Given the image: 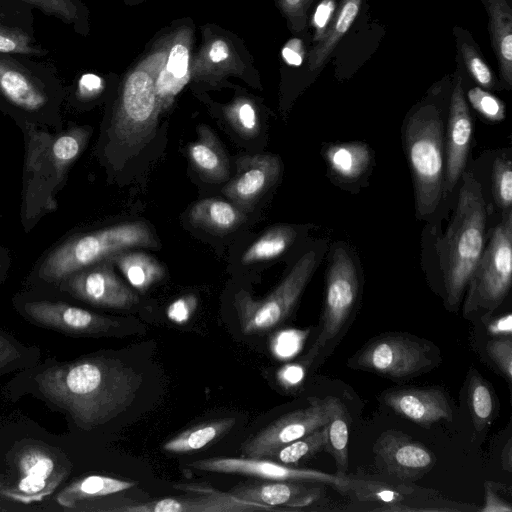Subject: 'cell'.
<instances>
[{
	"label": "cell",
	"instance_id": "obj_1",
	"mask_svg": "<svg viewBox=\"0 0 512 512\" xmlns=\"http://www.w3.org/2000/svg\"><path fill=\"white\" fill-rule=\"evenodd\" d=\"M141 384L142 375L125 362L94 354L40 361L15 373L4 391L14 400L32 396L63 414L74 429L90 432L126 410Z\"/></svg>",
	"mask_w": 512,
	"mask_h": 512
},
{
	"label": "cell",
	"instance_id": "obj_2",
	"mask_svg": "<svg viewBox=\"0 0 512 512\" xmlns=\"http://www.w3.org/2000/svg\"><path fill=\"white\" fill-rule=\"evenodd\" d=\"M462 176L453 219L439 243L447 303L456 308L483 252L486 224L481 185L468 172Z\"/></svg>",
	"mask_w": 512,
	"mask_h": 512
},
{
	"label": "cell",
	"instance_id": "obj_3",
	"mask_svg": "<svg viewBox=\"0 0 512 512\" xmlns=\"http://www.w3.org/2000/svg\"><path fill=\"white\" fill-rule=\"evenodd\" d=\"M66 97L57 68L34 57L0 53V104L30 119H55Z\"/></svg>",
	"mask_w": 512,
	"mask_h": 512
},
{
	"label": "cell",
	"instance_id": "obj_4",
	"mask_svg": "<svg viewBox=\"0 0 512 512\" xmlns=\"http://www.w3.org/2000/svg\"><path fill=\"white\" fill-rule=\"evenodd\" d=\"M142 221L126 222L73 237L54 249L40 266L39 277L59 283L71 274L133 247H156Z\"/></svg>",
	"mask_w": 512,
	"mask_h": 512
},
{
	"label": "cell",
	"instance_id": "obj_5",
	"mask_svg": "<svg viewBox=\"0 0 512 512\" xmlns=\"http://www.w3.org/2000/svg\"><path fill=\"white\" fill-rule=\"evenodd\" d=\"M443 140V122L435 106H422L409 117L404 141L414 180L415 206L422 217L436 210L444 190Z\"/></svg>",
	"mask_w": 512,
	"mask_h": 512
},
{
	"label": "cell",
	"instance_id": "obj_6",
	"mask_svg": "<svg viewBox=\"0 0 512 512\" xmlns=\"http://www.w3.org/2000/svg\"><path fill=\"white\" fill-rule=\"evenodd\" d=\"M8 472L0 474V484L13 502L31 505L56 493L72 472V463L64 452L40 440L16 442L6 455Z\"/></svg>",
	"mask_w": 512,
	"mask_h": 512
},
{
	"label": "cell",
	"instance_id": "obj_7",
	"mask_svg": "<svg viewBox=\"0 0 512 512\" xmlns=\"http://www.w3.org/2000/svg\"><path fill=\"white\" fill-rule=\"evenodd\" d=\"M441 361L430 342L403 333H387L364 345L348 365L392 379H408L433 369Z\"/></svg>",
	"mask_w": 512,
	"mask_h": 512
},
{
	"label": "cell",
	"instance_id": "obj_8",
	"mask_svg": "<svg viewBox=\"0 0 512 512\" xmlns=\"http://www.w3.org/2000/svg\"><path fill=\"white\" fill-rule=\"evenodd\" d=\"M318 262V253H305L288 275L265 298L255 300L241 290L234 297L242 333L246 335L268 331L286 320L298 303L312 277Z\"/></svg>",
	"mask_w": 512,
	"mask_h": 512
},
{
	"label": "cell",
	"instance_id": "obj_9",
	"mask_svg": "<svg viewBox=\"0 0 512 512\" xmlns=\"http://www.w3.org/2000/svg\"><path fill=\"white\" fill-rule=\"evenodd\" d=\"M512 279V210L503 212L488 246L469 279L465 312L495 310L507 296Z\"/></svg>",
	"mask_w": 512,
	"mask_h": 512
},
{
	"label": "cell",
	"instance_id": "obj_10",
	"mask_svg": "<svg viewBox=\"0 0 512 512\" xmlns=\"http://www.w3.org/2000/svg\"><path fill=\"white\" fill-rule=\"evenodd\" d=\"M359 293L355 263L348 251L338 246L333 250L326 275L324 309L321 331L305 356L310 362L319 351L335 339L352 314Z\"/></svg>",
	"mask_w": 512,
	"mask_h": 512
},
{
	"label": "cell",
	"instance_id": "obj_11",
	"mask_svg": "<svg viewBox=\"0 0 512 512\" xmlns=\"http://www.w3.org/2000/svg\"><path fill=\"white\" fill-rule=\"evenodd\" d=\"M157 98L154 82L143 71L126 80L121 107L111 128L112 139L126 151L142 148L155 131Z\"/></svg>",
	"mask_w": 512,
	"mask_h": 512
},
{
	"label": "cell",
	"instance_id": "obj_12",
	"mask_svg": "<svg viewBox=\"0 0 512 512\" xmlns=\"http://www.w3.org/2000/svg\"><path fill=\"white\" fill-rule=\"evenodd\" d=\"M191 467L216 473L240 474L271 481H304L329 485L340 493H352L356 479L319 470L296 468L263 458H209L191 462Z\"/></svg>",
	"mask_w": 512,
	"mask_h": 512
},
{
	"label": "cell",
	"instance_id": "obj_13",
	"mask_svg": "<svg viewBox=\"0 0 512 512\" xmlns=\"http://www.w3.org/2000/svg\"><path fill=\"white\" fill-rule=\"evenodd\" d=\"M17 311L38 327L71 337L103 336L120 327L113 318L61 301H23Z\"/></svg>",
	"mask_w": 512,
	"mask_h": 512
},
{
	"label": "cell",
	"instance_id": "obj_14",
	"mask_svg": "<svg viewBox=\"0 0 512 512\" xmlns=\"http://www.w3.org/2000/svg\"><path fill=\"white\" fill-rule=\"evenodd\" d=\"M328 421L326 400L312 398L309 405L277 419L241 446L245 457L268 458L283 446L324 426Z\"/></svg>",
	"mask_w": 512,
	"mask_h": 512
},
{
	"label": "cell",
	"instance_id": "obj_15",
	"mask_svg": "<svg viewBox=\"0 0 512 512\" xmlns=\"http://www.w3.org/2000/svg\"><path fill=\"white\" fill-rule=\"evenodd\" d=\"M109 259L83 268L59 282L60 290L97 307L128 309L138 303L137 294L115 274Z\"/></svg>",
	"mask_w": 512,
	"mask_h": 512
},
{
	"label": "cell",
	"instance_id": "obj_16",
	"mask_svg": "<svg viewBox=\"0 0 512 512\" xmlns=\"http://www.w3.org/2000/svg\"><path fill=\"white\" fill-rule=\"evenodd\" d=\"M377 465L401 481H415L435 465L434 453L401 431L383 432L373 445Z\"/></svg>",
	"mask_w": 512,
	"mask_h": 512
},
{
	"label": "cell",
	"instance_id": "obj_17",
	"mask_svg": "<svg viewBox=\"0 0 512 512\" xmlns=\"http://www.w3.org/2000/svg\"><path fill=\"white\" fill-rule=\"evenodd\" d=\"M280 172L281 162L277 155L242 156L237 160L236 174L224 186L223 194L241 211L249 212L277 182Z\"/></svg>",
	"mask_w": 512,
	"mask_h": 512
},
{
	"label": "cell",
	"instance_id": "obj_18",
	"mask_svg": "<svg viewBox=\"0 0 512 512\" xmlns=\"http://www.w3.org/2000/svg\"><path fill=\"white\" fill-rule=\"evenodd\" d=\"M380 399L397 415L425 428L441 420H452L449 398L438 387L388 389Z\"/></svg>",
	"mask_w": 512,
	"mask_h": 512
},
{
	"label": "cell",
	"instance_id": "obj_19",
	"mask_svg": "<svg viewBox=\"0 0 512 512\" xmlns=\"http://www.w3.org/2000/svg\"><path fill=\"white\" fill-rule=\"evenodd\" d=\"M34 9L24 0H0V53L34 58L49 54L35 36Z\"/></svg>",
	"mask_w": 512,
	"mask_h": 512
},
{
	"label": "cell",
	"instance_id": "obj_20",
	"mask_svg": "<svg viewBox=\"0 0 512 512\" xmlns=\"http://www.w3.org/2000/svg\"><path fill=\"white\" fill-rule=\"evenodd\" d=\"M472 135V119L464 98L462 81L455 82L447 127V160L444 190L451 192L466 165Z\"/></svg>",
	"mask_w": 512,
	"mask_h": 512
},
{
	"label": "cell",
	"instance_id": "obj_21",
	"mask_svg": "<svg viewBox=\"0 0 512 512\" xmlns=\"http://www.w3.org/2000/svg\"><path fill=\"white\" fill-rule=\"evenodd\" d=\"M323 485L317 482L274 481L272 483L239 486L230 493L241 499L273 508L278 506L300 508L311 505L319 499Z\"/></svg>",
	"mask_w": 512,
	"mask_h": 512
},
{
	"label": "cell",
	"instance_id": "obj_22",
	"mask_svg": "<svg viewBox=\"0 0 512 512\" xmlns=\"http://www.w3.org/2000/svg\"><path fill=\"white\" fill-rule=\"evenodd\" d=\"M489 18L492 48L506 89L512 86V6L511 0H481Z\"/></svg>",
	"mask_w": 512,
	"mask_h": 512
},
{
	"label": "cell",
	"instance_id": "obj_23",
	"mask_svg": "<svg viewBox=\"0 0 512 512\" xmlns=\"http://www.w3.org/2000/svg\"><path fill=\"white\" fill-rule=\"evenodd\" d=\"M188 158L206 181L223 182L229 175L228 157L214 132L206 127L198 128V138L188 146Z\"/></svg>",
	"mask_w": 512,
	"mask_h": 512
},
{
	"label": "cell",
	"instance_id": "obj_24",
	"mask_svg": "<svg viewBox=\"0 0 512 512\" xmlns=\"http://www.w3.org/2000/svg\"><path fill=\"white\" fill-rule=\"evenodd\" d=\"M135 486L134 482L103 475H89L71 481L55 493L56 503L66 510Z\"/></svg>",
	"mask_w": 512,
	"mask_h": 512
},
{
	"label": "cell",
	"instance_id": "obj_25",
	"mask_svg": "<svg viewBox=\"0 0 512 512\" xmlns=\"http://www.w3.org/2000/svg\"><path fill=\"white\" fill-rule=\"evenodd\" d=\"M192 224L217 234L235 230L244 220L243 211L233 203L217 198H206L196 202L189 212Z\"/></svg>",
	"mask_w": 512,
	"mask_h": 512
},
{
	"label": "cell",
	"instance_id": "obj_26",
	"mask_svg": "<svg viewBox=\"0 0 512 512\" xmlns=\"http://www.w3.org/2000/svg\"><path fill=\"white\" fill-rule=\"evenodd\" d=\"M110 260L128 283L140 292H145L165 276L163 265L143 251L126 249L110 257Z\"/></svg>",
	"mask_w": 512,
	"mask_h": 512
},
{
	"label": "cell",
	"instance_id": "obj_27",
	"mask_svg": "<svg viewBox=\"0 0 512 512\" xmlns=\"http://www.w3.org/2000/svg\"><path fill=\"white\" fill-rule=\"evenodd\" d=\"M325 400L328 407V421L325 424L327 438L324 451L333 457L337 474L345 475L348 469V414L338 398L328 396Z\"/></svg>",
	"mask_w": 512,
	"mask_h": 512
},
{
	"label": "cell",
	"instance_id": "obj_28",
	"mask_svg": "<svg viewBox=\"0 0 512 512\" xmlns=\"http://www.w3.org/2000/svg\"><path fill=\"white\" fill-rule=\"evenodd\" d=\"M329 169L339 178L356 180L371 163V151L362 142L329 145L325 151Z\"/></svg>",
	"mask_w": 512,
	"mask_h": 512
},
{
	"label": "cell",
	"instance_id": "obj_29",
	"mask_svg": "<svg viewBox=\"0 0 512 512\" xmlns=\"http://www.w3.org/2000/svg\"><path fill=\"white\" fill-rule=\"evenodd\" d=\"M362 0H341L335 15L323 38L311 53L310 64L313 69L322 67L328 60L339 41L353 25Z\"/></svg>",
	"mask_w": 512,
	"mask_h": 512
},
{
	"label": "cell",
	"instance_id": "obj_30",
	"mask_svg": "<svg viewBox=\"0 0 512 512\" xmlns=\"http://www.w3.org/2000/svg\"><path fill=\"white\" fill-rule=\"evenodd\" d=\"M235 422V418H222L196 425L168 440L163 445V450L171 453H187L200 450L226 434Z\"/></svg>",
	"mask_w": 512,
	"mask_h": 512
},
{
	"label": "cell",
	"instance_id": "obj_31",
	"mask_svg": "<svg viewBox=\"0 0 512 512\" xmlns=\"http://www.w3.org/2000/svg\"><path fill=\"white\" fill-rule=\"evenodd\" d=\"M297 231L291 225H276L264 232L243 253V265L269 261L283 254L294 242Z\"/></svg>",
	"mask_w": 512,
	"mask_h": 512
},
{
	"label": "cell",
	"instance_id": "obj_32",
	"mask_svg": "<svg viewBox=\"0 0 512 512\" xmlns=\"http://www.w3.org/2000/svg\"><path fill=\"white\" fill-rule=\"evenodd\" d=\"M467 399L475 429L481 432L496 416V395L491 385L476 371L471 370Z\"/></svg>",
	"mask_w": 512,
	"mask_h": 512
},
{
	"label": "cell",
	"instance_id": "obj_33",
	"mask_svg": "<svg viewBox=\"0 0 512 512\" xmlns=\"http://www.w3.org/2000/svg\"><path fill=\"white\" fill-rule=\"evenodd\" d=\"M38 346L27 345L0 329V377L29 369L41 361Z\"/></svg>",
	"mask_w": 512,
	"mask_h": 512
},
{
	"label": "cell",
	"instance_id": "obj_34",
	"mask_svg": "<svg viewBox=\"0 0 512 512\" xmlns=\"http://www.w3.org/2000/svg\"><path fill=\"white\" fill-rule=\"evenodd\" d=\"M45 16L54 17L74 31L83 34L86 30V8L80 0H24Z\"/></svg>",
	"mask_w": 512,
	"mask_h": 512
},
{
	"label": "cell",
	"instance_id": "obj_35",
	"mask_svg": "<svg viewBox=\"0 0 512 512\" xmlns=\"http://www.w3.org/2000/svg\"><path fill=\"white\" fill-rule=\"evenodd\" d=\"M326 425L311 433L283 446L273 457L286 465H297L301 461L310 459L317 453L324 451L326 445Z\"/></svg>",
	"mask_w": 512,
	"mask_h": 512
},
{
	"label": "cell",
	"instance_id": "obj_36",
	"mask_svg": "<svg viewBox=\"0 0 512 512\" xmlns=\"http://www.w3.org/2000/svg\"><path fill=\"white\" fill-rule=\"evenodd\" d=\"M458 49L464 59L466 68L473 79L483 88L493 89L495 79L490 67L484 61L481 53L477 49L473 39L459 27L454 28Z\"/></svg>",
	"mask_w": 512,
	"mask_h": 512
},
{
	"label": "cell",
	"instance_id": "obj_37",
	"mask_svg": "<svg viewBox=\"0 0 512 512\" xmlns=\"http://www.w3.org/2000/svg\"><path fill=\"white\" fill-rule=\"evenodd\" d=\"M87 139V132L75 129L57 137L50 146L49 156L58 180L64 176L66 169L80 154Z\"/></svg>",
	"mask_w": 512,
	"mask_h": 512
},
{
	"label": "cell",
	"instance_id": "obj_38",
	"mask_svg": "<svg viewBox=\"0 0 512 512\" xmlns=\"http://www.w3.org/2000/svg\"><path fill=\"white\" fill-rule=\"evenodd\" d=\"M351 494L356 496L359 501L385 503L388 507L382 510H387L392 505L401 502L406 497L407 492L399 491L393 486L379 482L356 479V484Z\"/></svg>",
	"mask_w": 512,
	"mask_h": 512
},
{
	"label": "cell",
	"instance_id": "obj_39",
	"mask_svg": "<svg viewBox=\"0 0 512 512\" xmlns=\"http://www.w3.org/2000/svg\"><path fill=\"white\" fill-rule=\"evenodd\" d=\"M511 161L506 157L495 160L492 171V190L494 199L502 210H511L512 203V169Z\"/></svg>",
	"mask_w": 512,
	"mask_h": 512
},
{
	"label": "cell",
	"instance_id": "obj_40",
	"mask_svg": "<svg viewBox=\"0 0 512 512\" xmlns=\"http://www.w3.org/2000/svg\"><path fill=\"white\" fill-rule=\"evenodd\" d=\"M228 119L233 129L243 138L252 139L260 130L259 120L253 105L249 102H241L235 105L229 112Z\"/></svg>",
	"mask_w": 512,
	"mask_h": 512
},
{
	"label": "cell",
	"instance_id": "obj_41",
	"mask_svg": "<svg viewBox=\"0 0 512 512\" xmlns=\"http://www.w3.org/2000/svg\"><path fill=\"white\" fill-rule=\"evenodd\" d=\"M468 100L475 110L491 121L505 118V105L497 97L480 87L468 91Z\"/></svg>",
	"mask_w": 512,
	"mask_h": 512
},
{
	"label": "cell",
	"instance_id": "obj_42",
	"mask_svg": "<svg viewBox=\"0 0 512 512\" xmlns=\"http://www.w3.org/2000/svg\"><path fill=\"white\" fill-rule=\"evenodd\" d=\"M307 331L283 330L275 334L270 342V348L275 357L289 359L301 349Z\"/></svg>",
	"mask_w": 512,
	"mask_h": 512
},
{
	"label": "cell",
	"instance_id": "obj_43",
	"mask_svg": "<svg viewBox=\"0 0 512 512\" xmlns=\"http://www.w3.org/2000/svg\"><path fill=\"white\" fill-rule=\"evenodd\" d=\"M487 353L509 383L512 380V339L495 338L487 342Z\"/></svg>",
	"mask_w": 512,
	"mask_h": 512
},
{
	"label": "cell",
	"instance_id": "obj_44",
	"mask_svg": "<svg viewBox=\"0 0 512 512\" xmlns=\"http://www.w3.org/2000/svg\"><path fill=\"white\" fill-rule=\"evenodd\" d=\"M103 79L94 73H83L76 79L71 98L75 102H85L97 97L103 90Z\"/></svg>",
	"mask_w": 512,
	"mask_h": 512
},
{
	"label": "cell",
	"instance_id": "obj_45",
	"mask_svg": "<svg viewBox=\"0 0 512 512\" xmlns=\"http://www.w3.org/2000/svg\"><path fill=\"white\" fill-rule=\"evenodd\" d=\"M197 307V297L189 294L173 301L167 308L166 314L169 320L176 324L186 323Z\"/></svg>",
	"mask_w": 512,
	"mask_h": 512
},
{
	"label": "cell",
	"instance_id": "obj_46",
	"mask_svg": "<svg viewBox=\"0 0 512 512\" xmlns=\"http://www.w3.org/2000/svg\"><path fill=\"white\" fill-rule=\"evenodd\" d=\"M336 12L335 0H322L317 6L314 16L313 25L315 27V39H322L325 35L329 24L331 23Z\"/></svg>",
	"mask_w": 512,
	"mask_h": 512
},
{
	"label": "cell",
	"instance_id": "obj_47",
	"mask_svg": "<svg viewBox=\"0 0 512 512\" xmlns=\"http://www.w3.org/2000/svg\"><path fill=\"white\" fill-rule=\"evenodd\" d=\"M188 59L187 48L181 44L174 45L169 54L167 70L174 78L182 79L187 73Z\"/></svg>",
	"mask_w": 512,
	"mask_h": 512
},
{
	"label": "cell",
	"instance_id": "obj_48",
	"mask_svg": "<svg viewBox=\"0 0 512 512\" xmlns=\"http://www.w3.org/2000/svg\"><path fill=\"white\" fill-rule=\"evenodd\" d=\"M482 512H511V504L500 497L497 492L496 483L487 481L485 483L484 506Z\"/></svg>",
	"mask_w": 512,
	"mask_h": 512
},
{
	"label": "cell",
	"instance_id": "obj_49",
	"mask_svg": "<svg viewBox=\"0 0 512 512\" xmlns=\"http://www.w3.org/2000/svg\"><path fill=\"white\" fill-rule=\"evenodd\" d=\"M305 375L304 367L301 364H288L282 367L277 378L285 387H292L302 382Z\"/></svg>",
	"mask_w": 512,
	"mask_h": 512
},
{
	"label": "cell",
	"instance_id": "obj_50",
	"mask_svg": "<svg viewBox=\"0 0 512 512\" xmlns=\"http://www.w3.org/2000/svg\"><path fill=\"white\" fill-rule=\"evenodd\" d=\"M488 332L496 338L511 337L512 317L511 314H505L492 320L487 326Z\"/></svg>",
	"mask_w": 512,
	"mask_h": 512
},
{
	"label": "cell",
	"instance_id": "obj_51",
	"mask_svg": "<svg viewBox=\"0 0 512 512\" xmlns=\"http://www.w3.org/2000/svg\"><path fill=\"white\" fill-rule=\"evenodd\" d=\"M282 56L289 65L300 66L303 61L300 41L294 40L283 48Z\"/></svg>",
	"mask_w": 512,
	"mask_h": 512
},
{
	"label": "cell",
	"instance_id": "obj_52",
	"mask_svg": "<svg viewBox=\"0 0 512 512\" xmlns=\"http://www.w3.org/2000/svg\"><path fill=\"white\" fill-rule=\"evenodd\" d=\"M209 55L213 62H220L225 60L229 55L227 44L222 40L215 41L212 44Z\"/></svg>",
	"mask_w": 512,
	"mask_h": 512
},
{
	"label": "cell",
	"instance_id": "obj_53",
	"mask_svg": "<svg viewBox=\"0 0 512 512\" xmlns=\"http://www.w3.org/2000/svg\"><path fill=\"white\" fill-rule=\"evenodd\" d=\"M511 456H512V453H511V440H509L506 444V446L504 447V450H503V455H502V463H503V467L507 470V471H511Z\"/></svg>",
	"mask_w": 512,
	"mask_h": 512
},
{
	"label": "cell",
	"instance_id": "obj_54",
	"mask_svg": "<svg viewBox=\"0 0 512 512\" xmlns=\"http://www.w3.org/2000/svg\"><path fill=\"white\" fill-rule=\"evenodd\" d=\"M8 504H15L3 497H0V512L1 511H7V510H13L12 508L8 507Z\"/></svg>",
	"mask_w": 512,
	"mask_h": 512
},
{
	"label": "cell",
	"instance_id": "obj_55",
	"mask_svg": "<svg viewBox=\"0 0 512 512\" xmlns=\"http://www.w3.org/2000/svg\"><path fill=\"white\" fill-rule=\"evenodd\" d=\"M0 497H3L5 499L13 502L9 491L2 484H0ZM13 503H15V502H13Z\"/></svg>",
	"mask_w": 512,
	"mask_h": 512
}]
</instances>
